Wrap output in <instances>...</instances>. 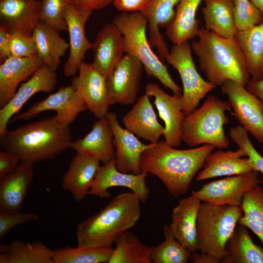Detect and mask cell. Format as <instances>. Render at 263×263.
Here are the masks:
<instances>
[{"label": "cell", "instance_id": "4", "mask_svg": "<svg viewBox=\"0 0 263 263\" xmlns=\"http://www.w3.org/2000/svg\"><path fill=\"white\" fill-rule=\"evenodd\" d=\"M141 202L132 192L117 195L97 213L78 225L77 246H112L121 235L136 225L141 215Z\"/></svg>", "mask_w": 263, "mask_h": 263}, {"label": "cell", "instance_id": "20", "mask_svg": "<svg viewBox=\"0 0 263 263\" xmlns=\"http://www.w3.org/2000/svg\"><path fill=\"white\" fill-rule=\"evenodd\" d=\"M34 164L20 161L12 172L0 178V212L20 211L33 180Z\"/></svg>", "mask_w": 263, "mask_h": 263}, {"label": "cell", "instance_id": "46", "mask_svg": "<svg viewBox=\"0 0 263 263\" xmlns=\"http://www.w3.org/2000/svg\"><path fill=\"white\" fill-rule=\"evenodd\" d=\"M114 0H69L77 9L92 13L93 11L105 8Z\"/></svg>", "mask_w": 263, "mask_h": 263}, {"label": "cell", "instance_id": "43", "mask_svg": "<svg viewBox=\"0 0 263 263\" xmlns=\"http://www.w3.org/2000/svg\"><path fill=\"white\" fill-rule=\"evenodd\" d=\"M38 218V215L34 213L0 212V240L3 239L13 227Z\"/></svg>", "mask_w": 263, "mask_h": 263}, {"label": "cell", "instance_id": "34", "mask_svg": "<svg viewBox=\"0 0 263 263\" xmlns=\"http://www.w3.org/2000/svg\"><path fill=\"white\" fill-rule=\"evenodd\" d=\"M235 38L244 55L251 79L263 78V22L244 31L237 32Z\"/></svg>", "mask_w": 263, "mask_h": 263}, {"label": "cell", "instance_id": "19", "mask_svg": "<svg viewBox=\"0 0 263 263\" xmlns=\"http://www.w3.org/2000/svg\"><path fill=\"white\" fill-rule=\"evenodd\" d=\"M100 161L96 157L75 151L62 179V188L80 202L89 194Z\"/></svg>", "mask_w": 263, "mask_h": 263}, {"label": "cell", "instance_id": "23", "mask_svg": "<svg viewBox=\"0 0 263 263\" xmlns=\"http://www.w3.org/2000/svg\"><path fill=\"white\" fill-rule=\"evenodd\" d=\"M149 97L146 94L140 96L123 116L122 122L125 128L134 135L154 143L163 135L164 127L157 120Z\"/></svg>", "mask_w": 263, "mask_h": 263}, {"label": "cell", "instance_id": "33", "mask_svg": "<svg viewBox=\"0 0 263 263\" xmlns=\"http://www.w3.org/2000/svg\"><path fill=\"white\" fill-rule=\"evenodd\" d=\"M202 8L204 27L216 35L234 38L237 33L234 17L233 0H204Z\"/></svg>", "mask_w": 263, "mask_h": 263}, {"label": "cell", "instance_id": "13", "mask_svg": "<svg viewBox=\"0 0 263 263\" xmlns=\"http://www.w3.org/2000/svg\"><path fill=\"white\" fill-rule=\"evenodd\" d=\"M78 72V75L72 79L71 85L95 117H106L110 106L106 76L98 72L92 63L84 61Z\"/></svg>", "mask_w": 263, "mask_h": 263}, {"label": "cell", "instance_id": "44", "mask_svg": "<svg viewBox=\"0 0 263 263\" xmlns=\"http://www.w3.org/2000/svg\"><path fill=\"white\" fill-rule=\"evenodd\" d=\"M151 0H114V7L123 12H142L149 5Z\"/></svg>", "mask_w": 263, "mask_h": 263}, {"label": "cell", "instance_id": "30", "mask_svg": "<svg viewBox=\"0 0 263 263\" xmlns=\"http://www.w3.org/2000/svg\"><path fill=\"white\" fill-rule=\"evenodd\" d=\"M202 0H180L175 15L166 28L165 33L173 44L188 41L198 36L200 22L196 19L197 10Z\"/></svg>", "mask_w": 263, "mask_h": 263}, {"label": "cell", "instance_id": "25", "mask_svg": "<svg viewBox=\"0 0 263 263\" xmlns=\"http://www.w3.org/2000/svg\"><path fill=\"white\" fill-rule=\"evenodd\" d=\"M245 151L241 148L236 150H219L207 157L203 169L197 174V182L221 177L247 173L253 169Z\"/></svg>", "mask_w": 263, "mask_h": 263}, {"label": "cell", "instance_id": "31", "mask_svg": "<svg viewBox=\"0 0 263 263\" xmlns=\"http://www.w3.org/2000/svg\"><path fill=\"white\" fill-rule=\"evenodd\" d=\"M221 263H263V248L253 242L246 227L238 224L225 244Z\"/></svg>", "mask_w": 263, "mask_h": 263}, {"label": "cell", "instance_id": "2", "mask_svg": "<svg viewBox=\"0 0 263 263\" xmlns=\"http://www.w3.org/2000/svg\"><path fill=\"white\" fill-rule=\"evenodd\" d=\"M70 126L61 124L56 116L32 122L0 136L2 150L33 164L50 160L70 148Z\"/></svg>", "mask_w": 263, "mask_h": 263}, {"label": "cell", "instance_id": "36", "mask_svg": "<svg viewBox=\"0 0 263 263\" xmlns=\"http://www.w3.org/2000/svg\"><path fill=\"white\" fill-rule=\"evenodd\" d=\"M240 207L243 215L238 224L250 229L263 246V188L259 184L245 193Z\"/></svg>", "mask_w": 263, "mask_h": 263}, {"label": "cell", "instance_id": "50", "mask_svg": "<svg viewBox=\"0 0 263 263\" xmlns=\"http://www.w3.org/2000/svg\"><path fill=\"white\" fill-rule=\"evenodd\" d=\"M250 0L263 13V0Z\"/></svg>", "mask_w": 263, "mask_h": 263}, {"label": "cell", "instance_id": "42", "mask_svg": "<svg viewBox=\"0 0 263 263\" xmlns=\"http://www.w3.org/2000/svg\"><path fill=\"white\" fill-rule=\"evenodd\" d=\"M9 32L12 56L25 57L37 55L36 45L32 35L28 36L17 31Z\"/></svg>", "mask_w": 263, "mask_h": 263}, {"label": "cell", "instance_id": "35", "mask_svg": "<svg viewBox=\"0 0 263 263\" xmlns=\"http://www.w3.org/2000/svg\"><path fill=\"white\" fill-rule=\"evenodd\" d=\"M152 246L144 244L133 233L124 232L115 242L109 263H151Z\"/></svg>", "mask_w": 263, "mask_h": 263}, {"label": "cell", "instance_id": "18", "mask_svg": "<svg viewBox=\"0 0 263 263\" xmlns=\"http://www.w3.org/2000/svg\"><path fill=\"white\" fill-rule=\"evenodd\" d=\"M106 117L114 136V158L117 169L126 173L140 174L142 172L140 166L141 156L152 143H143L133 133L122 128L115 113L108 112Z\"/></svg>", "mask_w": 263, "mask_h": 263}, {"label": "cell", "instance_id": "45", "mask_svg": "<svg viewBox=\"0 0 263 263\" xmlns=\"http://www.w3.org/2000/svg\"><path fill=\"white\" fill-rule=\"evenodd\" d=\"M20 160L14 154L3 150L0 151V178L9 174L19 164Z\"/></svg>", "mask_w": 263, "mask_h": 263}, {"label": "cell", "instance_id": "37", "mask_svg": "<svg viewBox=\"0 0 263 263\" xmlns=\"http://www.w3.org/2000/svg\"><path fill=\"white\" fill-rule=\"evenodd\" d=\"M113 248L112 246L88 247L67 246L54 250V263H109Z\"/></svg>", "mask_w": 263, "mask_h": 263}, {"label": "cell", "instance_id": "22", "mask_svg": "<svg viewBox=\"0 0 263 263\" xmlns=\"http://www.w3.org/2000/svg\"><path fill=\"white\" fill-rule=\"evenodd\" d=\"M94 67L107 76L123 56L121 31L113 23H107L97 33L93 42Z\"/></svg>", "mask_w": 263, "mask_h": 263}, {"label": "cell", "instance_id": "3", "mask_svg": "<svg viewBox=\"0 0 263 263\" xmlns=\"http://www.w3.org/2000/svg\"><path fill=\"white\" fill-rule=\"evenodd\" d=\"M197 37L190 45L207 80L216 87L229 80L245 86L251 76L235 38L221 37L204 27Z\"/></svg>", "mask_w": 263, "mask_h": 263}, {"label": "cell", "instance_id": "21", "mask_svg": "<svg viewBox=\"0 0 263 263\" xmlns=\"http://www.w3.org/2000/svg\"><path fill=\"white\" fill-rule=\"evenodd\" d=\"M202 201L191 194L180 199L172 210L169 225L176 240L191 253L198 250L197 220Z\"/></svg>", "mask_w": 263, "mask_h": 263}, {"label": "cell", "instance_id": "5", "mask_svg": "<svg viewBox=\"0 0 263 263\" xmlns=\"http://www.w3.org/2000/svg\"><path fill=\"white\" fill-rule=\"evenodd\" d=\"M231 108L228 102L215 95L208 96L199 108L185 116L182 142L191 148L206 144L219 150L227 148L230 143L224 128L229 122L225 112Z\"/></svg>", "mask_w": 263, "mask_h": 263}, {"label": "cell", "instance_id": "15", "mask_svg": "<svg viewBox=\"0 0 263 263\" xmlns=\"http://www.w3.org/2000/svg\"><path fill=\"white\" fill-rule=\"evenodd\" d=\"M57 79L56 71L42 64L28 80L22 83L12 98L0 109V136L6 132L9 121L26 102L38 93H51Z\"/></svg>", "mask_w": 263, "mask_h": 263}, {"label": "cell", "instance_id": "27", "mask_svg": "<svg viewBox=\"0 0 263 263\" xmlns=\"http://www.w3.org/2000/svg\"><path fill=\"white\" fill-rule=\"evenodd\" d=\"M70 148L94 156L104 164L114 158V136L106 117L99 118L83 138L72 141Z\"/></svg>", "mask_w": 263, "mask_h": 263}, {"label": "cell", "instance_id": "51", "mask_svg": "<svg viewBox=\"0 0 263 263\" xmlns=\"http://www.w3.org/2000/svg\"><path fill=\"white\" fill-rule=\"evenodd\" d=\"M260 183H262L263 184V176H262V179H260Z\"/></svg>", "mask_w": 263, "mask_h": 263}, {"label": "cell", "instance_id": "38", "mask_svg": "<svg viewBox=\"0 0 263 263\" xmlns=\"http://www.w3.org/2000/svg\"><path fill=\"white\" fill-rule=\"evenodd\" d=\"M164 240L152 246L151 263H187L191 252L178 241L173 235L169 225L163 227Z\"/></svg>", "mask_w": 263, "mask_h": 263}, {"label": "cell", "instance_id": "29", "mask_svg": "<svg viewBox=\"0 0 263 263\" xmlns=\"http://www.w3.org/2000/svg\"><path fill=\"white\" fill-rule=\"evenodd\" d=\"M32 35L36 45L37 55L43 64L56 71L61 57L69 49V43L60 36L58 31L40 20Z\"/></svg>", "mask_w": 263, "mask_h": 263}, {"label": "cell", "instance_id": "7", "mask_svg": "<svg viewBox=\"0 0 263 263\" xmlns=\"http://www.w3.org/2000/svg\"><path fill=\"white\" fill-rule=\"evenodd\" d=\"M242 215L240 207L202 202L197 220L198 250L214 256L221 263L225 244Z\"/></svg>", "mask_w": 263, "mask_h": 263}, {"label": "cell", "instance_id": "14", "mask_svg": "<svg viewBox=\"0 0 263 263\" xmlns=\"http://www.w3.org/2000/svg\"><path fill=\"white\" fill-rule=\"evenodd\" d=\"M148 175L144 172L138 174L122 172L117 169L113 158L99 167L89 194L108 199L111 196L108 191L110 188L125 187L131 190L141 202L145 203L150 192L146 182Z\"/></svg>", "mask_w": 263, "mask_h": 263}, {"label": "cell", "instance_id": "26", "mask_svg": "<svg viewBox=\"0 0 263 263\" xmlns=\"http://www.w3.org/2000/svg\"><path fill=\"white\" fill-rule=\"evenodd\" d=\"M38 55L18 57L11 56L0 65V108L12 98L19 84L42 65Z\"/></svg>", "mask_w": 263, "mask_h": 263}, {"label": "cell", "instance_id": "48", "mask_svg": "<svg viewBox=\"0 0 263 263\" xmlns=\"http://www.w3.org/2000/svg\"><path fill=\"white\" fill-rule=\"evenodd\" d=\"M189 261L192 263H219L221 261L207 253L201 252L191 253Z\"/></svg>", "mask_w": 263, "mask_h": 263}, {"label": "cell", "instance_id": "17", "mask_svg": "<svg viewBox=\"0 0 263 263\" xmlns=\"http://www.w3.org/2000/svg\"><path fill=\"white\" fill-rule=\"evenodd\" d=\"M145 93L154 97V103L165 124V142L172 147H178L182 142V127L185 116L182 111V94L170 95L152 83L146 85Z\"/></svg>", "mask_w": 263, "mask_h": 263}, {"label": "cell", "instance_id": "28", "mask_svg": "<svg viewBox=\"0 0 263 263\" xmlns=\"http://www.w3.org/2000/svg\"><path fill=\"white\" fill-rule=\"evenodd\" d=\"M180 0H151L148 7L141 13L148 22L149 42L156 47L159 59L163 61L169 52L159 27L166 28L173 20L176 11L174 7Z\"/></svg>", "mask_w": 263, "mask_h": 263}, {"label": "cell", "instance_id": "6", "mask_svg": "<svg viewBox=\"0 0 263 263\" xmlns=\"http://www.w3.org/2000/svg\"><path fill=\"white\" fill-rule=\"evenodd\" d=\"M112 23L121 31L124 52L136 57L143 64L149 77L157 78L173 94H181V88L171 77L165 65L151 50L146 36L147 19L140 12H122L116 16Z\"/></svg>", "mask_w": 263, "mask_h": 263}, {"label": "cell", "instance_id": "47", "mask_svg": "<svg viewBox=\"0 0 263 263\" xmlns=\"http://www.w3.org/2000/svg\"><path fill=\"white\" fill-rule=\"evenodd\" d=\"M11 56L10 32L6 28L0 27V60L1 63Z\"/></svg>", "mask_w": 263, "mask_h": 263}, {"label": "cell", "instance_id": "41", "mask_svg": "<svg viewBox=\"0 0 263 263\" xmlns=\"http://www.w3.org/2000/svg\"><path fill=\"white\" fill-rule=\"evenodd\" d=\"M229 135L238 147L245 151L253 169L263 173V157L252 145L248 131L240 125L231 127Z\"/></svg>", "mask_w": 263, "mask_h": 263}, {"label": "cell", "instance_id": "39", "mask_svg": "<svg viewBox=\"0 0 263 263\" xmlns=\"http://www.w3.org/2000/svg\"><path fill=\"white\" fill-rule=\"evenodd\" d=\"M234 17L238 32L248 30L263 22V13L250 0H233Z\"/></svg>", "mask_w": 263, "mask_h": 263}, {"label": "cell", "instance_id": "8", "mask_svg": "<svg viewBox=\"0 0 263 263\" xmlns=\"http://www.w3.org/2000/svg\"><path fill=\"white\" fill-rule=\"evenodd\" d=\"M165 59L180 75L183 84L182 111L188 115L216 86L203 78L197 72L188 41L173 44Z\"/></svg>", "mask_w": 263, "mask_h": 263}, {"label": "cell", "instance_id": "1", "mask_svg": "<svg viewBox=\"0 0 263 263\" xmlns=\"http://www.w3.org/2000/svg\"><path fill=\"white\" fill-rule=\"evenodd\" d=\"M214 149L212 145L205 144L180 150L160 140L152 143L142 153L141 170L157 177L169 194L177 198L188 192L193 178Z\"/></svg>", "mask_w": 263, "mask_h": 263}, {"label": "cell", "instance_id": "40", "mask_svg": "<svg viewBox=\"0 0 263 263\" xmlns=\"http://www.w3.org/2000/svg\"><path fill=\"white\" fill-rule=\"evenodd\" d=\"M69 0H41L39 19L58 31H67L63 12Z\"/></svg>", "mask_w": 263, "mask_h": 263}, {"label": "cell", "instance_id": "10", "mask_svg": "<svg viewBox=\"0 0 263 263\" xmlns=\"http://www.w3.org/2000/svg\"><path fill=\"white\" fill-rule=\"evenodd\" d=\"M259 172L253 170L247 173L226 176L207 183L191 194L202 202L216 205L240 207L245 193L260 183Z\"/></svg>", "mask_w": 263, "mask_h": 263}, {"label": "cell", "instance_id": "11", "mask_svg": "<svg viewBox=\"0 0 263 263\" xmlns=\"http://www.w3.org/2000/svg\"><path fill=\"white\" fill-rule=\"evenodd\" d=\"M143 65L135 56L123 55L107 75L110 105H133L137 100Z\"/></svg>", "mask_w": 263, "mask_h": 263}, {"label": "cell", "instance_id": "24", "mask_svg": "<svg viewBox=\"0 0 263 263\" xmlns=\"http://www.w3.org/2000/svg\"><path fill=\"white\" fill-rule=\"evenodd\" d=\"M41 1L0 0V26L31 36L40 20Z\"/></svg>", "mask_w": 263, "mask_h": 263}, {"label": "cell", "instance_id": "9", "mask_svg": "<svg viewBox=\"0 0 263 263\" xmlns=\"http://www.w3.org/2000/svg\"><path fill=\"white\" fill-rule=\"evenodd\" d=\"M233 109L232 114L240 125L259 142L263 143V103L255 94L233 81L220 86Z\"/></svg>", "mask_w": 263, "mask_h": 263}, {"label": "cell", "instance_id": "49", "mask_svg": "<svg viewBox=\"0 0 263 263\" xmlns=\"http://www.w3.org/2000/svg\"><path fill=\"white\" fill-rule=\"evenodd\" d=\"M245 88L248 91L257 96L263 103V78L258 80L250 78Z\"/></svg>", "mask_w": 263, "mask_h": 263}, {"label": "cell", "instance_id": "16", "mask_svg": "<svg viewBox=\"0 0 263 263\" xmlns=\"http://www.w3.org/2000/svg\"><path fill=\"white\" fill-rule=\"evenodd\" d=\"M92 13L79 10L70 2L65 7L63 15L69 36L70 54L63 66L66 76L75 75L84 61L86 52L92 49L93 43L85 35L86 23Z\"/></svg>", "mask_w": 263, "mask_h": 263}, {"label": "cell", "instance_id": "12", "mask_svg": "<svg viewBox=\"0 0 263 263\" xmlns=\"http://www.w3.org/2000/svg\"><path fill=\"white\" fill-rule=\"evenodd\" d=\"M87 110L86 106L73 86H62L57 91L46 98L37 102L26 111L16 114L11 120H27L39 113L53 111L57 120L62 124L70 126L78 114Z\"/></svg>", "mask_w": 263, "mask_h": 263}, {"label": "cell", "instance_id": "32", "mask_svg": "<svg viewBox=\"0 0 263 263\" xmlns=\"http://www.w3.org/2000/svg\"><path fill=\"white\" fill-rule=\"evenodd\" d=\"M54 250L43 242L14 240L0 245V263H54Z\"/></svg>", "mask_w": 263, "mask_h": 263}]
</instances>
